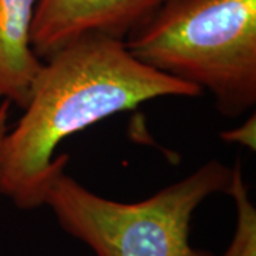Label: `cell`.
Segmentation results:
<instances>
[{
    "instance_id": "cell-2",
    "label": "cell",
    "mask_w": 256,
    "mask_h": 256,
    "mask_svg": "<svg viewBox=\"0 0 256 256\" xmlns=\"http://www.w3.org/2000/svg\"><path fill=\"white\" fill-rule=\"evenodd\" d=\"M138 62L238 117L256 102V0H164L124 40Z\"/></svg>"
},
{
    "instance_id": "cell-8",
    "label": "cell",
    "mask_w": 256,
    "mask_h": 256,
    "mask_svg": "<svg viewBox=\"0 0 256 256\" xmlns=\"http://www.w3.org/2000/svg\"><path fill=\"white\" fill-rule=\"evenodd\" d=\"M10 106H12V102L8 100H3L0 102V150H2L3 140L9 131Z\"/></svg>"
},
{
    "instance_id": "cell-1",
    "label": "cell",
    "mask_w": 256,
    "mask_h": 256,
    "mask_svg": "<svg viewBox=\"0 0 256 256\" xmlns=\"http://www.w3.org/2000/svg\"><path fill=\"white\" fill-rule=\"evenodd\" d=\"M201 92L138 62L124 40L92 34L46 58L24 114L0 150V195L20 210L46 205L47 192L70 156H54L66 138L161 97Z\"/></svg>"
},
{
    "instance_id": "cell-5",
    "label": "cell",
    "mask_w": 256,
    "mask_h": 256,
    "mask_svg": "<svg viewBox=\"0 0 256 256\" xmlns=\"http://www.w3.org/2000/svg\"><path fill=\"white\" fill-rule=\"evenodd\" d=\"M40 0H0V100L24 107L43 62L32 47Z\"/></svg>"
},
{
    "instance_id": "cell-6",
    "label": "cell",
    "mask_w": 256,
    "mask_h": 256,
    "mask_svg": "<svg viewBox=\"0 0 256 256\" xmlns=\"http://www.w3.org/2000/svg\"><path fill=\"white\" fill-rule=\"evenodd\" d=\"M226 194L232 196L236 206V228L222 256H256V210L244 181L240 161L232 166Z\"/></svg>"
},
{
    "instance_id": "cell-7",
    "label": "cell",
    "mask_w": 256,
    "mask_h": 256,
    "mask_svg": "<svg viewBox=\"0 0 256 256\" xmlns=\"http://www.w3.org/2000/svg\"><path fill=\"white\" fill-rule=\"evenodd\" d=\"M220 137L224 141H226L229 144H238L255 151L256 146V118L255 114H252L250 118H248L244 124H240L239 127L232 128L229 131H224L220 134Z\"/></svg>"
},
{
    "instance_id": "cell-3",
    "label": "cell",
    "mask_w": 256,
    "mask_h": 256,
    "mask_svg": "<svg viewBox=\"0 0 256 256\" xmlns=\"http://www.w3.org/2000/svg\"><path fill=\"white\" fill-rule=\"evenodd\" d=\"M232 168L210 161L144 201H111L62 174L47 192L60 226L96 256H214L190 242L194 212L210 195L226 192Z\"/></svg>"
},
{
    "instance_id": "cell-4",
    "label": "cell",
    "mask_w": 256,
    "mask_h": 256,
    "mask_svg": "<svg viewBox=\"0 0 256 256\" xmlns=\"http://www.w3.org/2000/svg\"><path fill=\"white\" fill-rule=\"evenodd\" d=\"M164 0H40L32 26V47L48 58L86 36L126 40Z\"/></svg>"
}]
</instances>
